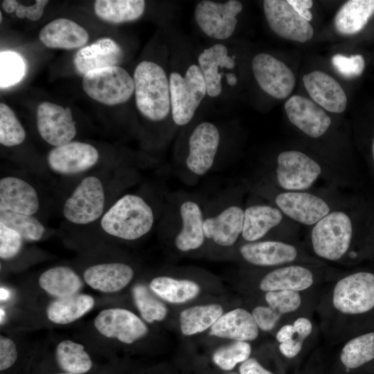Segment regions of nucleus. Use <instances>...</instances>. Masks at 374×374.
Masks as SVG:
<instances>
[{
    "label": "nucleus",
    "mask_w": 374,
    "mask_h": 374,
    "mask_svg": "<svg viewBox=\"0 0 374 374\" xmlns=\"http://www.w3.org/2000/svg\"><path fill=\"white\" fill-rule=\"evenodd\" d=\"M93 296L77 294L71 296L57 299L46 308L48 319L55 324L66 325L80 319L93 308Z\"/></svg>",
    "instance_id": "nucleus-32"
},
{
    "label": "nucleus",
    "mask_w": 374,
    "mask_h": 374,
    "mask_svg": "<svg viewBox=\"0 0 374 374\" xmlns=\"http://www.w3.org/2000/svg\"><path fill=\"white\" fill-rule=\"evenodd\" d=\"M322 178L332 184L341 183L321 162L296 150L280 152L276 158L274 166L267 169L261 177V179L276 188L290 191L312 189Z\"/></svg>",
    "instance_id": "nucleus-4"
},
{
    "label": "nucleus",
    "mask_w": 374,
    "mask_h": 374,
    "mask_svg": "<svg viewBox=\"0 0 374 374\" xmlns=\"http://www.w3.org/2000/svg\"><path fill=\"white\" fill-rule=\"evenodd\" d=\"M134 82L139 112L152 121L165 119L171 105L169 80L164 69L154 62L143 61L134 70Z\"/></svg>",
    "instance_id": "nucleus-8"
},
{
    "label": "nucleus",
    "mask_w": 374,
    "mask_h": 374,
    "mask_svg": "<svg viewBox=\"0 0 374 374\" xmlns=\"http://www.w3.org/2000/svg\"><path fill=\"white\" fill-rule=\"evenodd\" d=\"M296 335L306 341L313 332V323L309 316L301 315L292 321Z\"/></svg>",
    "instance_id": "nucleus-48"
},
{
    "label": "nucleus",
    "mask_w": 374,
    "mask_h": 374,
    "mask_svg": "<svg viewBox=\"0 0 374 374\" xmlns=\"http://www.w3.org/2000/svg\"><path fill=\"white\" fill-rule=\"evenodd\" d=\"M371 153H372V159L374 163V138L373 139L372 145H371Z\"/></svg>",
    "instance_id": "nucleus-54"
},
{
    "label": "nucleus",
    "mask_w": 374,
    "mask_h": 374,
    "mask_svg": "<svg viewBox=\"0 0 374 374\" xmlns=\"http://www.w3.org/2000/svg\"><path fill=\"white\" fill-rule=\"evenodd\" d=\"M48 3L47 0H37L33 5L29 6L19 3L15 15L20 19L26 17L30 21L38 20L42 16L44 7Z\"/></svg>",
    "instance_id": "nucleus-47"
},
{
    "label": "nucleus",
    "mask_w": 374,
    "mask_h": 374,
    "mask_svg": "<svg viewBox=\"0 0 374 374\" xmlns=\"http://www.w3.org/2000/svg\"><path fill=\"white\" fill-rule=\"evenodd\" d=\"M55 357L59 366L65 373L84 374L91 370L92 360L81 344L71 341H60L55 349Z\"/></svg>",
    "instance_id": "nucleus-36"
},
{
    "label": "nucleus",
    "mask_w": 374,
    "mask_h": 374,
    "mask_svg": "<svg viewBox=\"0 0 374 374\" xmlns=\"http://www.w3.org/2000/svg\"><path fill=\"white\" fill-rule=\"evenodd\" d=\"M251 314L259 329L264 332H271L280 324H283L280 317L267 305L254 307Z\"/></svg>",
    "instance_id": "nucleus-44"
},
{
    "label": "nucleus",
    "mask_w": 374,
    "mask_h": 374,
    "mask_svg": "<svg viewBox=\"0 0 374 374\" xmlns=\"http://www.w3.org/2000/svg\"><path fill=\"white\" fill-rule=\"evenodd\" d=\"M374 364V328L346 339L341 348L337 374H357Z\"/></svg>",
    "instance_id": "nucleus-22"
},
{
    "label": "nucleus",
    "mask_w": 374,
    "mask_h": 374,
    "mask_svg": "<svg viewBox=\"0 0 374 374\" xmlns=\"http://www.w3.org/2000/svg\"><path fill=\"white\" fill-rule=\"evenodd\" d=\"M285 110L290 122L312 139L323 136L332 123L330 117L321 106L304 96L290 97L285 104Z\"/></svg>",
    "instance_id": "nucleus-20"
},
{
    "label": "nucleus",
    "mask_w": 374,
    "mask_h": 374,
    "mask_svg": "<svg viewBox=\"0 0 374 374\" xmlns=\"http://www.w3.org/2000/svg\"><path fill=\"white\" fill-rule=\"evenodd\" d=\"M242 10L241 2L236 0L224 3L202 1L195 7V19L206 35L226 39L233 34L238 21L236 16Z\"/></svg>",
    "instance_id": "nucleus-14"
},
{
    "label": "nucleus",
    "mask_w": 374,
    "mask_h": 374,
    "mask_svg": "<svg viewBox=\"0 0 374 374\" xmlns=\"http://www.w3.org/2000/svg\"><path fill=\"white\" fill-rule=\"evenodd\" d=\"M374 14V0H349L339 9L334 19L337 33L350 35L359 33Z\"/></svg>",
    "instance_id": "nucleus-31"
},
{
    "label": "nucleus",
    "mask_w": 374,
    "mask_h": 374,
    "mask_svg": "<svg viewBox=\"0 0 374 374\" xmlns=\"http://www.w3.org/2000/svg\"><path fill=\"white\" fill-rule=\"evenodd\" d=\"M0 222L16 231L28 241L40 240L45 231L44 225L33 215L10 211H0Z\"/></svg>",
    "instance_id": "nucleus-37"
},
{
    "label": "nucleus",
    "mask_w": 374,
    "mask_h": 374,
    "mask_svg": "<svg viewBox=\"0 0 374 374\" xmlns=\"http://www.w3.org/2000/svg\"><path fill=\"white\" fill-rule=\"evenodd\" d=\"M303 81L312 100L326 111L339 114L346 109V95L339 83L330 75L314 71L304 75Z\"/></svg>",
    "instance_id": "nucleus-23"
},
{
    "label": "nucleus",
    "mask_w": 374,
    "mask_h": 374,
    "mask_svg": "<svg viewBox=\"0 0 374 374\" xmlns=\"http://www.w3.org/2000/svg\"><path fill=\"white\" fill-rule=\"evenodd\" d=\"M246 186L234 188L204 203L205 240L222 247H231L241 239Z\"/></svg>",
    "instance_id": "nucleus-5"
},
{
    "label": "nucleus",
    "mask_w": 374,
    "mask_h": 374,
    "mask_svg": "<svg viewBox=\"0 0 374 374\" xmlns=\"http://www.w3.org/2000/svg\"><path fill=\"white\" fill-rule=\"evenodd\" d=\"M308 229L305 249L325 263L355 265L374 251L371 228L355 203L347 199Z\"/></svg>",
    "instance_id": "nucleus-2"
},
{
    "label": "nucleus",
    "mask_w": 374,
    "mask_h": 374,
    "mask_svg": "<svg viewBox=\"0 0 374 374\" xmlns=\"http://www.w3.org/2000/svg\"><path fill=\"white\" fill-rule=\"evenodd\" d=\"M39 208L37 193L27 181L10 176L1 179L0 211H10L33 215Z\"/></svg>",
    "instance_id": "nucleus-25"
},
{
    "label": "nucleus",
    "mask_w": 374,
    "mask_h": 374,
    "mask_svg": "<svg viewBox=\"0 0 374 374\" xmlns=\"http://www.w3.org/2000/svg\"><path fill=\"white\" fill-rule=\"evenodd\" d=\"M239 374H275L264 367L255 357H249L239 366Z\"/></svg>",
    "instance_id": "nucleus-49"
},
{
    "label": "nucleus",
    "mask_w": 374,
    "mask_h": 374,
    "mask_svg": "<svg viewBox=\"0 0 374 374\" xmlns=\"http://www.w3.org/2000/svg\"><path fill=\"white\" fill-rule=\"evenodd\" d=\"M294 10L308 21L312 19V14L310 9L313 6L312 0H287Z\"/></svg>",
    "instance_id": "nucleus-50"
},
{
    "label": "nucleus",
    "mask_w": 374,
    "mask_h": 374,
    "mask_svg": "<svg viewBox=\"0 0 374 374\" xmlns=\"http://www.w3.org/2000/svg\"><path fill=\"white\" fill-rule=\"evenodd\" d=\"M38 283L42 290L55 299L77 294L83 286L79 275L71 267L64 265L43 271Z\"/></svg>",
    "instance_id": "nucleus-30"
},
{
    "label": "nucleus",
    "mask_w": 374,
    "mask_h": 374,
    "mask_svg": "<svg viewBox=\"0 0 374 374\" xmlns=\"http://www.w3.org/2000/svg\"><path fill=\"white\" fill-rule=\"evenodd\" d=\"M26 138V132L12 109L3 103H0V143L7 147L21 144Z\"/></svg>",
    "instance_id": "nucleus-40"
},
{
    "label": "nucleus",
    "mask_w": 374,
    "mask_h": 374,
    "mask_svg": "<svg viewBox=\"0 0 374 374\" xmlns=\"http://www.w3.org/2000/svg\"><path fill=\"white\" fill-rule=\"evenodd\" d=\"M238 253L247 264L260 268L323 262L311 255L301 242L279 240L242 242Z\"/></svg>",
    "instance_id": "nucleus-9"
},
{
    "label": "nucleus",
    "mask_w": 374,
    "mask_h": 374,
    "mask_svg": "<svg viewBox=\"0 0 374 374\" xmlns=\"http://www.w3.org/2000/svg\"><path fill=\"white\" fill-rule=\"evenodd\" d=\"M2 21V13L1 12H0V21Z\"/></svg>",
    "instance_id": "nucleus-55"
},
{
    "label": "nucleus",
    "mask_w": 374,
    "mask_h": 374,
    "mask_svg": "<svg viewBox=\"0 0 374 374\" xmlns=\"http://www.w3.org/2000/svg\"><path fill=\"white\" fill-rule=\"evenodd\" d=\"M259 328L251 312L244 308L227 312L211 327L209 334L233 341H252L259 335Z\"/></svg>",
    "instance_id": "nucleus-27"
},
{
    "label": "nucleus",
    "mask_w": 374,
    "mask_h": 374,
    "mask_svg": "<svg viewBox=\"0 0 374 374\" xmlns=\"http://www.w3.org/2000/svg\"><path fill=\"white\" fill-rule=\"evenodd\" d=\"M82 84L90 98L109 106L127 102L134 91V78L119 66L89 71L83 76Z\"/></svg>",
    "instance_id": "nucleus-11"
},
{
    "label": "nucleus",
    "mask_w": 374,
    "mask_h": 374,
    "mask_svg": "<svg viewBox=\"0 0 374 374\" xmlns=\"http://www.w3.org/2000/svg\"><path fill=\"white\" fill-rule=\"evenodd\" d=\"M19 3L15 0H4L2 1V8L7 13H12L17 9Z\"/></svg>",
    "instance_id": "nucleus-52"
},
{
    "label": "nucleus",
    "mask_w": 374,
    "mask_h": 374,
    "mask_svg": "<svg viewBox=\"0 0 374 374\" xmlns=\"http://www.w3.org/2000/svg\"><path fill=\"white\" fill-rule=\"evenodd\" d=\"M154 213L145 199L136 194H126L118 199L103 215L100 226L110 235L135 240L153 227Z\"/></svg>",
    "instance_id": "nucleus-7"
},
{
    "label": "nucleus",
    "mask_w": 374,
    "mask_h": 374,
    "mask_svg": "<svg viewBox=\"0 0 374 374\" xmlns=\"http://www.w3.org/2000/svg\"><path fill=\"white\" fill-rule=\"evenodd\" d=\"M223 309L218 304L202 305L183 310L179 316L180 328L184 335L202 332L222 315Z\"/></svg>",
    "instance_id": "nucleus-35"
},
{
    "label": "nucleus",
    "mask_w": 374,
    "mask_h": 374,
    "mask_svg": "<svg viewBox=\"0 0 374 374\" xmlns=\"http://www.w3.org/2000/svg\"><path fill=\"white\" fill-rule=\"evenodd\" d=\"M199 67L202 73L207 94L211 97L218 96L222 91V77L220 69H233L235 66L233 57L228 55L226 46L215 44L200 53L198 57Z\"/></svg>",
    "instance_id": "nucleus-29"
},
{
    "label": "nucleus",
    "mask_w": 374,
    "mask_h": 374,
    "mask_svg": "<svg viewBox=\"0 0 374 374\" xmlns=\"http://www.w3.org/2000/svg\"><path fill=\"white\" fill-rule=\"evenodd\" d=\"M226 82L231 86H235L237 84V77L235 74L228 73L226 75Z\"/></svg>",
    "instance_id": "nucleus-53"
},
{
    "label": "nucleus",
    "mask_w": 374,
    "mask_h": 374,
    "mask_svg": "<svg viewBox=\"0 0 374 374\" xmlns=\"http://www.w3.org/2000/svg\"><path fill=\"white\" fill-rule=\"evenodd\" d=\"M332 66L338 73L346 78H354L361 75L365 68V60L360 54L349 57L337 53L331 58Z\"/></svg>",
    "instance_id": "nucleus-42"
},
{
    "label": "nucleus",
    "mask_w": 374,
    "mask_h": 374,
    "mask_svg": "<svg viewBox=\"0 0 374 374\" xmlns=\"http://www.w3.org/2000/svg\"><path fill=\"white\" fill-rule=\"evenodd\" d=\"M217 127L210 122H203L193 130L188 139V152L185 159L187 170L201 177L213 168L220 145Z\"/></svg>",
    "instance_id": "nucleus-15"
},
{
    "label": "nucleus",
    "mask_w": 374,
    "mask_h": 374,
    "mask_svg": "<svg viewBox=\"0 0 374 374\" xmlns=\"http://www.w3.org/2000/svg\"><path fill=\"white\" fill-rule=\"evenodd\" d=\"M18 356L15 341L8 337L0 336V371L10 368L16 362Z\"/></svg>",
    "instance_id": "nucleus-45"
},
{
    "label": "nucleus",
    "mask_w": 374,
    "mask_h": 374,
    "mask_svg": "<svg viewBox=\"0 0 374 374\" xmlns=\"http://www.w3.org/2000/svg\"><path fill=\"white\" fill-rule=\"evenodd\" d=\"M149 287L157 296L171 303H183L190 301L200 291L199 285L193 280L166 276L154 278Z\"/></svg>",
    "instance_id": "nucleus-33"
},
{
    "label": "nucleus",
    "mask_w": 374,
    "mask_h": 374,
    "mask_svg": "<svg viewBox=\"0 0 374 374\" xmlns=\"http://www.w3.org/2000/svg\"><path fill=\"white\" fill-rule=\"evenodd\" d=\"M145 6L143 0H98L95 1L94 10L102 20L120 24L139 19Z\"/></svg>",
    "instance_id": "nucleus-34"
},
{
    "label": "nucleus",
    "mask_w": 374,
    "mask_h": 374,
    "mask_svg": "<svg viewBox=\"0 0 374 374\" xmlns=\"http://www.w3.org/2000/svg\"><path fill=\"white\" fill-rule=\"evenodd\" d=\"M96 330L103 336L130 344L148 332L143 321L132 312L120 308L101 310L93 321Z\"/></svg>",
    "instance_id": "nucleus-17"
},
{
    "label": "nucleus",
    "mask_w": 374,
    "mask_h": 374,
    "mask_svg": "<svg viewBox=\"0 0 374 374\" xmlns=\"http://www.w3.org/2000/svg\"><path fill=\"white\" fill-rule=\"evenodd\" d=\"M24 238L16 231L0 222V258L8 260L20 251Z\"/></svg>",
    "instance_id": "nucleus-43"
},
{
    "label": "nucleus",
    "mask_w": 374,
    "mask_h": 374,
    "mask_svg": "<svg viewBox=\"0 0 374 374\" xmlns=\"http://www.w3.org/2000/svg\"><path fill=\"white\" fill-rule=\"evenodd\" d=\"M251 346L247 341H233L217 349L212 356L213 363L222 370L229 371L250 357Z\"/></svg>",
    "instance_id": "nucleus-39"
},
{
    "label": "nucleus",
    "mask_w": 374,
    "mask_h": 374,
    "mask_svg": "<svg viewBox=\"0 0 374 374\" xmlns=\"http://www.w3.org/2000/svg\"><path fill=\"white\" fill-rule=\"evenodd\" d=\"M105 204V190L100 179L89 176L80 182L65 201L62 213L71 223L87 224L102 215Z\"/></svg>",
    "instance_id": "nucleus-13"
},
{
    "label": "nucleus",
    "mask_w": 374,
    "mask_h": 374,
    "mask_svg": "<svg viewBox=\"0 0 374 374\" xmlns=\"http://www.w3.org/2000/svg\"><path fill=\"white\" fill-rule=\"evenodd\" d=\"M57 374H72V373H57Z\"/></svg>",
    "instance_id": "nucleus-56"
},
{
    "label": "nucleus",
    "mask_w": 374,
    "mask_h": 374,
    "mask_svg": "<svg viewBox=\"0 0 374 374\" xmlns=\"http://www.w3.org/2000/svg\"><path fill=\"white\" fill-rule=\"evenodd\" d=\"M26 73V64L19 53L1 51L0 53V87H9L19 82Z\"/></svg>",
    "instance_id": "nucleus-41"
},
{
    "label": "nucleus",
    "mask_w": 374,
    "mask_h": 374,
    "mask_svg": "<svg viewBox=\"0 0 374 374\" xmlns=\"http://www.w3.org/2000/svg\"><path fill=\"white\" fill-rule=\"evenodd\" d=\"M42 43L50 48L73 49L87 42V31L75 21L58 18L44 26L39 32Z\"/></svg>",
    "instance_id": "nucleus-28"
},
{
    "label": "nucleus",
    "mask_w": 374,
    "mask_h": 374,
    "mask_svg": "<svg viewBox=\"0 0 374 374\" xmlns=\"http://www.w3.org/2000/svg\"><path fill=\"white\" fill-rule=\"evenodd\" d=\"M263 8L269 27L279 37L299 42L312 37L314 30L310 23L301 17L287 1L265 0Z\"/></svg>",
    "instance_id": "nucleus-19"
},
{
    "label": "nucleus",
    "mask_w": 374,
    "mask_h": 374,
    "mask_svg": "<svg viewBox=\"0 0 374 374\" xmlns=\"http://www.w3.org/2000/svg\"><path fill=\"white\" fill-rule=\"evenodd\" d=\"M169 84L173 121L177 125H186L207 93L200 68L197 64L190 65L184 77L179 73H171Z\"/></svg>",
    "instance_id": "nucleus-10"
},
{
    "label": "nucleus",
    "mask_w": 374,
    "mask_h": 374,
    "mask_svg": "<svg viewBox=\"0 0 374 374\" xmlns=\"http://www.w3.org/2000/svg\"><path fill=\"white\" fill-rule=\"evenodd\" d=\"M305 341L298 335L291 339L278 344V351L287 360L295 359L302 352Z\"/></svg>",
    "instance_id": "nucleus-46"
},
{
    "label": "nucleus",
    "mask_w": 374,
    "mask_h": 374,
    "mask_svg": "<svg viewBox=\"0 0 374 374\" xmlns=\"http://www.w3.org/2000/svg\"><path fill=\"white\" fill-rule=\"evenodd\" d=\"M170 226H176L174 243L181 252L196 250L206 240L204 233V203L197 197L184 195L175 197Z\"/></svg>",
    "instance_id": "nucleus-12"
},
{
    "label": "nucleus",
    "mask_w": 374,
    "mask_h": 374,
    "mask_svg": "<svg viewBox=\"0 0 374 374\" xmlns=\"http://www.w3.org/2000/svg\"><path fill=\"white\" fill-rule=\"evenodd\" d=\"M226 374H238L236 373H226Z\"/></svg>",
    "instance_id": "nucleus-57"
},
{
    "label": "nucleus",
    "mask_w": 374,
    "mask_h": 374,
    "mask_svg": "<svg viewBox=\"0 0 374 374\" xmlns=\"http://www.w3.org/2000/svg\"><path fill=\"white\" fill-rule=\"evenodd\" d=\"M132 296L136 307L144 321L152 323L166 318L168 312L166 306L145 285H135L132 288Z\"/></svg>",
    "instance_id": "nucleus-38"
},
{
    "label": "nucleus",
    "mask_w": 374,
    "mask_h": 374,
    "mask_svg": "<svg viewBox=\"0 0 374 374\" xmlns=\"http://www.w3.org/2000/svg\"><path fill=\"white\" fill-rule=\"evenodd\" d=\"M244 202L241 240L299 241L300 226L286 217L276 206L248 191Z\"/></svg>",
    "instance_id": "nucleus-6"
},
{
    "label": "nucleus",
    "mask_w": 374,
    "mask_h": 374,
    "mask_svg": "<svg viewBox=\"0 0 374 374\" xmlns=\"http://www.w3.org/2000/svg\"><path fill=\"white\" fill-rule=\"evenodd\" d=\"M133 276L132 267L123 262L93 265L83 273L84 282L91 288L103 293H114L123 290Z\"/></svg>",
    "instance_id": "nucleus-26"
},
{
    "label": "nucleus",
    "mask_w": 374,
    "mask_h": 374,
    "mask_svg": "<svg viewBox=\"0 0 374 374\" xmlns=\"http://www.w3.org/2000/svg\"><path fill=\"white\" fill-rule=\"evenodd\" d=\"M296 333L292 321L287 322L278 328L275 338L278 344L285 342L295 336Z\"/></svg>",
    "instance_id": "nucleus-51"
},
{
    "label": "nucleus",
    "mask_w": 374,
    "mask_h": 374,
    "mask_svg": "<svg viewBox=\"0 0 374 374\" xmlns=\"http://www.w3.org/2000/svg\"><path fill=\"white\" fill-rule=\"evenodd\" d=\"M123 58L121 47L109 37H101L90 45L80 48L75 53L73 64L81 75L89 71L118 66Z\"/></svg>",
    "instance_id": "nucleus-24"
},
{
    "label": "nucleus",
    "mask_w": 374,
    "mask_h": 374,
    "mask_svg": "<svg viewBox=\"0 0 374 374\" xmlns=\"http://www.w3.org/2000/svg\"><path fill=\"white\" fill-rule=\"evenodd\" d=\"M321 328L332 341H345L374 328V271L348 270L319 299Z\"/></svg>",
    "instance_id": "nucleus-1"
},
{
    "label": "nucleus",
    "mask_w": 374,
    "mask_h": 374,
    "mask_svg": "<svg viewBox=\"0 0 374 374\" xmlns=\"http://www.w3.org/2000/svg\"><path fill=\"white\" fill-rule=\"evenodd\" d=\"M36 118L39 135L53 146L65 145L76 134L75 122L69 107L42 102L37 107Z\"/></svg>",
    "instance_id": "nucleus-18"
},
{
    "label": "nucleus",
    "mask_w": 374,
    "mask_h": 374,
    "mask_svg": "<svg viewBox=\"0 0 374 374\" xmlns=\"http://www.w3.org/2000/svg\"><path fill=\"white\" fill-rule=\"evenodd\" d=\"M252 70L259 87L277 99H284L292 92L296 82L291 69L272 55L261 53L252 60Z\"/></svg>",
    "instance_id": "nucleus-16"
},
{
    "label": "nucleus",
    "mask_w": 374,
    "mask_h": 374,
    "mask_svg": "<svg viewBox=\"0 0 374 374\" xmlns=\"http://www.w3.org/2000/svg\"><path fill=\"white\" fill-rule=\"evenodd\" d=\"M98 159L99 153L95 147L79 141L55 147L47 156L49 168L64 175L83 172L96 165Z\"/></svg>",
    "instance_id": "nucleus-21"
},
{
    "label": "nucleus",
    "mask_w": 374,
    "mask_h": 374,
    "mask_svg": "<svg viewBox=\"0 0 374 374\" xmlns=\"http://www.w3.org/2000/svg\"><path fill=\"white\" fill-rule=\"evenodd\" d=\"M247 188L248 191L276 206L292 221L308 229L346 200L332 188L283 190L261 178L255 183L247 184Z\"/></svg>",
    "instance_id": "nucleus-3"
}]
</instances>
